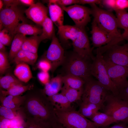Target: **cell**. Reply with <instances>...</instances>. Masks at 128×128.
Here are the masks:
<instances>
[{"label": "cell", "mask_w": 128, "mask_h": 128, "mask_svg": "<svg viewBox=\"0 0 128 128\" xmlns=\"http://www.w3.org/2000/svg\"><path fill=\"white\" fill-rule=\"evenodd\" d=\"M24 96L23 102L18 110L24 119H33L49 127L58 121L54 107L42 90Z\"/></svg>", "instance_id": "cell-1"}, {"label": "cell", "mask_w": 128, "mask_h": 128, "mask_svg": "<svg viewBox=\"0 0 128 128\" xmlns=\"http://www.w3.org/2000/svg\"><path fill=\"white\" fill-rule=\"evenodd\" d=\"M90 5L91 14L98 26L112 37V39L110 42H113L119 39L121 34L118 30L116 17L111 11L102 9L95 4Z\"/></svg>", "instance_id": "cell-2"}, {"label": "cell", "mask_w": 128, "mask_h": 128, "mask_svg": "<svg viewBox=\"0 0 128 128\" xmlns=\"http://www.w3.org/2000/svg\"><path fill=\"white\" fill-rule=\"evenodd\" d=\"M91 61L82 57L74 51L68 55H65L64 59L62 65L64 72V75H73L85 81L92 76L90 68L92 62Z\"/></svg>", "instance_id": "cell-3"}, {"label": "cell", "mask_w": 128, "mask_h": 128, "mask_svg": "<svg viewBox=\"0 0 128 128\" xmlns=\"http://www.w3.org/2000/svg\"><path fill=\"white\" fill-rule=\"evenodd\" d=\"M90 72L91 76L105 89L114 95L119 96V91L108 75L103 56L98 48L96 55L91 64Z\"/></svg>", "instance_id": "cell-4"}, {"label": "cell", "mask_w": 128, "mask_h": 128, "mask_svg": "<svg viewBox=\"0 0 128 128\" xmlns=\"http://www.w3.org/2000/svg\"><path fill=\"white\" fill-rule=\"evenodd\" d=\"M82 101L92 103L103 108L109 91L92 76L85 81Z\"/></svg>", "instance_id": "cell-5"}, {"label": "cell", "mask_w": 128, "mask_h": 128, "mask_svg": "<svg viewBox=\"0 0 128 128\" xmlns=\"http://www.w3.org/2000/svg\"><path fill=\"white\" fill-rule=\"evenodd\" d=\"M103 107V112L112 117L116 123L123 122L128 124V102L112 93L107 96Z\"/></svg>", "instance_id": "cell-6"}, {"label": "cell", "mask_w": 128, "mask_h": 128, "mask_svg": "<svg viewBox=\"0 0 128 128\" xmlns=\"http://www.w3.org/2000/svg\"><path fill=\"white\" fill-rule=\"evenodd\" d=\"M55 110L58 121L65 128H98L92 121L73 108L65 111Z\"/></svg>", "instance_id": "cell-7"}, {"label": "cell", "mask_w": 128, "mask_h": 128, "mask_svg": "<svg viewBox=\"0 0 128 128\" xmlns=\"http://www.w3.org/2000/svg\"><path fill=\"white\" fill-rule=\"evenodd\" d=\"M25 20L22 11L17 6L5 7L0 10V27L8 29L13 35L15 28L22 23L21 22H25Z\"/></svg>", "instance_id": "cell-8"}, {"label": "cell", "mask_w": 128, "mask_h": 128, "mask_svg": "<svg viewBox=\"0 0 128 128\" xmlns=\"http://www.w3.org/2000/svg\"><path fill=\"white\" fill-rule=\"evenodd\" d=\"M103 56L108 75L119 92L128 86V67L115 64Z\"/></svg>", "instance_id": "cell-9"}, {"label": "cell", "mask_w": 128, "mask_h": 128, "mask_svg": "<svg viewBox=\"0 0 128 128\" xmlns=\"http://www.w3.org/2000/svg\"><path fill=\"white\" fill-rule=\"evenodd\" d=\"M101 54L116 64L128 67V42L122 45L116 44L98 48Z\"/></svg>", "instance_id": "cell-10"}, {"label": "cell", "mask_w": 128, "mask_h": 128, "mask_svg": "<svg viewBox=\"0 0 128 128\" xmlns=\"http://www.w3.org/2000/svg\"><path fill=\"white\" fill-rule=\"evenodd\" d=\"M74 22L75 25L79 28H85L91 20V9L75 4L68 7H61Z\"/></svg>", "instance_id": "cell-11"}, {"label": "cell", "mask_w": 128, "mask_h": 128, "mask_svg": "<svg viewBox=\"0 0 128 128\" xmlns=\"http://www.w3.org/2000/svg\"><path fill=\"white\" fill-rule=\"evenodd\" d=\"M51 44L45 54V57L51 63V71L53 72L59 66L62 64L65 54L64 50L60 45L55 34Z\"/></svg>", "instance_id": "cell-12"}, {"label": "cell", "mask_w": 128, "mask_h": 128, "mask_svg": "<svg viewBox=\"0 0 128 128\" xmlns=\"http://www.w3.org/2000/svg\"><path fill=\"white\" fill-rule=\"evenodd\" d=\"M72 42L74 51L87 59L93 60L95 57L92 54V49L85 28H80L76 38Z\"/></svg>", "instance_id": "cell-13"}, {"label": "cell", "mask_w": 128, "mask_h": 128, "mask_svg": "<svg viewBox=\"0 0 128 128\" xmlns=\"http://www.w3.org/2000/svg\"><path fill=\"white\" fill-rule=\"evenodd\" d=\"M91 27V39L93 47H100L107 44L112 40L111 36L100 28L94 19L92 23Z\"/></svg>", "instance_id": "cell-14"}, {"label": "cell", "mask_w": 128, "mask_h": 128, "mask_svg": "<svg viewBox=\"0 0 128 128\" xmlns=\"http://www.w3.org/2000/svg\"><path fill=\"white\" fill-rule=\"evenodd\" d=\"M48 8L42 3H37L32 5L25 11L27 18L37 24L41 25L47 16Z\"/></svg>", "instance_id": "cell-15"}, {"label": "cell", "mask_w": 128, "mask_h": 128, "mask_svg": "<svg viewBox=\"0 0 128 128\" xmlns=\"http://www.w3.org/2000/svg\"><path fill=\"white\" fill-rule=\"evenodd\" d=\"M48 9L50 18L58 28L63 25L64 10L56 4L48 1Z\"/></svg>", "instance_id": "cell-16"}, {"label": "cell", "mask_w": 128, "mask_h": 128, "mask_svg": "<svg viewBox=\"0 0 128 128\" xmlns=\"http://www.w3.org/2000/svg\"><path fill=\"white\" fill-rule=\"evenodd\" d=\"M62 77V75H57L51 79L49 82L45 85L42 90L47 96H51L58 93L61 90L63 83Z\"/></svg>", "instance_id": "cell-17"}, {"label": "cell", "mask_w": 128, "mask_h": 128, "mask_svg": "<svg viewBox=\"0 0 128 128\" xmlns=\"http://www.w3.org/2000/svg\"><path fill=\"white\" fill-rule=\"evenodd\" d=\"M49 99L53 105L55 109L65 111L71 109V103L62 93H58L50 97Z\"/></svg>", "instance_id": "cell-18"}, {"label": "cell", "mask_w": 128, "mask_h": 128, "mask_svg": "<svg viewBox=\"0 0 128 128\" xmlns=\"http://www.w3.org/2000/svg\"><path fill=\"white\" fill-rule=\"evenodd\" d=\"M24 95L6 96H0L1 105L18 111L23 103L24 99Z\"/></svg>", "instance_id": "cell-19"}, {"label": "cell", "mask_w": 128, "mask_h": 128, "mask_svg": "<svg viewBox=\"0 0 128 128\" xmlns=\"http://www.w3.org/2000/svg\"><path fill=\"white\" fill-rule=\"evenodd\" d=\"M58 28V33L62 39L65 41L70 40L73 42L76 38L80 28L75 25H63Z\"/></svg>", "instance_id": "cell-20"}, {"label": "cell", "mask_w": 128, "mask_h": 128, "mask_svg": "<svg viewBox=\"0 0 128 128\" xmlns=\"http://www.w3.org/2000/svg\"><path fill=\"white\" fill-rule=\"evenodd\" d=\"M37 56V54L21 50L17 54L12 61L16 64L25 63L33 65L36 61Z\"/></svg>", "instance_id": "cell-21"}, {"label": "cell", "mask_w": 128, "mask_h": 128, "mask_svg": "<svg viewBox=\"0 0 128 128\" xmlns=\"http://www.w3.org/2000/svg\"><path fill=\"white\" fill-rule=\"evenodd\" d=\"M14 73L20 81L25 83L27 82L32 78L30 67L28 64L25 63L16 64Z\"/></svg>", "instance_id": "cell-22"}, {"label": "cell", "mask_w": 128, "mask_h": 128, "mask_svg": "<svg viewBox=\"0 0 128 128\" xmlns=\"http://www.w3.org/2000/svg\"><path fill=\"white\" fill-rule=\"evenodd\" d=\"M42 29L39 27L29 24L25 22L19 23L15 28L13 32V35L20 33L26 35L37 36L41 34Z\"/></svg>", "instance_id": "cell-23"}, {"label": "cell", "mask_w": 128, "mask_h": 128, "mask_svg": "<svg viewBox=\"0 0 128 128\" xmlns=\"http://www.w3.org/2000/svg\"><path fill=\"white\" fill-rule=\"evenodd\" d=\"M26 37V35L20 33H17L14 36L8 56L9 61H12L17 54L21 49Z\"/></svg>", "instance_id": "cell-24"}, {"label": "cell", "mask_w": 128, "mask_h": 128, "mask_svg": "<svg viewBox=\"0 0 128 128\" xmlns=\"http://www.w3.org/2000/svg\"><path fill=\"white\" fill-rule=\"evenodd\" d=\"M62 78L64 85L77 90L83 88L85 81L80 77L71 75L66 74L62 75Z\"/></svg>", "instance_id": "cell-25"}, {"label": "cell", "mask_w": 128, "mask_h": 128, "mask_svg": "<svg viewBox=\"0 0 128 128\" xmlns=\"http://www.w3.org/2000/svg\"><path fill=\"white\" fill-rule=\"evenodd\" d=\"M91 119L98 128L106 127L114 123H116L113 117L103 112H97Z\"/></svg>", "instance_id": "cell-26"}, {"label": "cell", "mask_w": 128, "mask_h": 128, "mask_svg": "<svg viewBox=\"0 0 128 128\" xmlns=\"http://www.w3.org/2000/svg\"><path fill=\"white\" fill-rule=\"evenodd\" d=\"M102 107L98 105L90 102L82 101L79 112L86 118L90 119L94 114Z\"/></svg>", "instance_id": "cell-27"}, {"label": "cell", "mask_w": 128, "mask_h": 128, "mask_svg": "<svg viewBox=\"0 0 128 128\" xmlns=\"http://www.w3.org/2000/svg\"><path fill=\"white\" fill-rule=\"evenodd\" d=\"M33 85L29 84L24 85L23 84H19L14 85L7 90L0 91V96H6L9 95L13 96L21 95L23 93L32 89Z\"/></svg>", "instance_id": "cell-28"}, {"label": "cell", "mask_w": 128, "mask_h": 128, "mask_svg": "<svg viewBox=\"0 0 128 128\" xmlns=\"http://www.w3.org/2000/svg\"><path fill=\"white\" fill-rule=\"evenodd\" d=\"M41 41L39 36H33L30 37H26L21 50L27 51L34 54H37L38 47Z\"/></svg>", "instance_id": "cell-29"}, {"label": "cell", "mask_w": 128, "mask_h": 128, "mask_svg": "<svg viewBox=\"0 0 128 128\" xmlns=\"http://www.w3.org/2000/svg\"><path fill=\"white\" fill-rule=\"evenodd\" d=\"M83 88L77 90L65 85L62 87L61 93L63 94L71 103L79 100L82 98Z\"/></svg>", "instance_id": "cell-30"}, {"label": "cell", "mask_w": 128, "mask_h": 128, "mask_svg": "<svg viewBox=\"0 0 128 128\" xmlns=\"http://www.w3.org/2000/svg\"><path fill=\"white\" fill-rule=\"evenodd\" d=\"M41 26H42V32L39 37L42 41L46 39H52L55 34L53 23L48 16L45 18Z\"/></svg>", "instance_id": "cell-31"}, {"label": "cell", "mask_w": 128, "mask_h": 128, "mask_svg": "<svg viewBox=\"0 0 128 128\" xmlns=\"http://www.w3.org/2000/svg\"><path fill=\"white\" fill-rule=\"evenodd\" d=\"M19 84L23 83L17 78L11 74H8L0 77V87L6 90L14 85Z\"/></svg>", "instance_id": "cell-32"}, {"label": "cell", "mask_w": 128, "mask_h": 128, "mask_svg": "<svg viewBox=\"0 0 128 128\" xmlns=\"http://www.w3.org/2000/svg\"><path fill=\"white\" fill-rule=\"evenodd\" d=\"M114 11L118 27L126 31L128 29V12L126 10L116 9Z\"/></svg>", "instance_id": "cell-33"}, {"label": "cell", "mask_w": 128, "mask_h": 128, "mask_svg": "<svg viewBox=\"0 0 128 128\" xmlns=\"http://www.w3.org/2000/svg\"><path fill=\"white\" fill-rule=\"evenodd\" d=\"M21 116L18 111L1 105L0 107V117L12 120Z\"/></svg>", "instance_id": "cell-34"}, {"label": "cell", "mask_w": 128, "mask_h": 128, "mask_svg": "<svg viewBox=\"0 0 128 128\" xmlns=\"http://www.w3.org/2000/svg\"><path fill=\"white\" fill-rule=\"evenodd\" d=\"M8 57L5 52L0 51V73L4 74L9 68Z\"/></svg>", "instance_id": "cell-35"}, {"label": "cell", "mask_w": 128, "mask_h": 128, "mask_svg": "<svg viewBox=\"0 0 128 128\" xmlns=\"http://www.w3.org/2000/svg\"><path fill=\"white\" fill-rule=\"evenodd\" d=\"M13 36L7 29L4 28L0 32V42L5 46H9L11 42Z\"/></svg>", "instance_id": "cell-36"}, {"label": "cell", "mask_w": 128, "mask_h": 128, "mask_svg": "<svg viewBox=\"0 0 128 128\" xmlns=\"http://www.w3.org/2000/svg\"><path fill=\"white\" fill-rule=\"evenodd\" d=\"M50 127L34 119H26L25 128H50Z\"/></svg>", "instance_id": "cell-37"}, {"label": "cell", "mask_w": 128, "mask_h": 128, "mask_svg": "<svg viewBox=\"0 0 128 128\" xmlns=\"http://www.w3.org/2000/svg\"><path fill=\"white\" fill-rule=\"evenodd\" d=\"M37 67L41 71L47 72L51 70L52 68L51 63L45 58L39 62Z\"/></svg>", "instance_id": "cell-38"}, {"label": "cell", "mask_w": 128, "mask_h": 128, "mask_svg": "<svg viewBox=\"0 0 128 128\" xmlns=\"http://www.w3.org/2000/svg\"><path fill=\"white\" fill-rule=\"evenodd\" d=\"M49 1L55 3L60 7H66V6L78 4V0H50Z\"/></svg>", "instance_id": "cell-39"}, {"label": "cell", "mask_w": 128, "mask_h": 128, "mask_svg": "<svg viewBox=\"0 0 128 128\" xmlns=\"http://www.w3.org/2000/svg\"><path fill=\"white\" fill-rule=\"evenodd\" d=\"M37 77L39 81L44 85L50 80V75L48 72L41 71L37 73Z\"/></svg>", "instance_id": "cell-40"}, {"label": "cell", "mask_w": 128, "mask_h": 128, "mask_svg": "<svg viewBox=\"0 0 128 128\" xmlns=\"http://www.w3.org/2000/svg\"><path fill=\"white\" fill-rule=\"evenodd\" d=\"M102 4L109 11H114L116 9V0H102Z\"/></svg>", "instance_id": "cell-41"}, {"label": "cell", "mask_w": 128, "mask_h": 128, "mask_svg": "<svg viewBox=\"0 0 128 128\" xmlns=\"http://www.w3.org/2000/svg\"><path fill=\"white\" fill-rule=\"evenodd\" d=\"M116 9H128V0H116Z\"/></svg>", "instance_id": "cell-42"}, {"label": "cell", "mask_w": 128, "mask_h": 128, "mask_svg": "<svg viewBox=\"0 0 128 128\" xmlns=\"http://www.w3.org/2000/svg\"><path fill=\"white\" fill-rule=\"evenodd\" d=\"M11 120L0 117V128H11Z\"/></svg>", "instance_id": "cell-43"}, {"label": "cell", "mask_w": 128, "mask_h": 128, "mask_svg": "<svg viewBox=\"0 0 128 128\" xmlns=\"http://www.w3.org/2000/svg\"><path fill=\"white\" fill-rule=\"evenodd\" d=\"M118 96L122 100L128 102V86L119 92Z\"/></svg>", "instance_id": "cell-44"}, {"label": "cell", "mask_w": 128, "mask_h": 128, "mask_svg": "<svg viewBox=\"0 0 128 128\" xmlns=\"http://www.w3.org/2000/svg\"><path fill=\"white\" fill-rule=\"evenodd\" d=\"M3 1L4 5L7 7L17 6L20 3L19 0H4Z\"/></svg>", "instance_id": "cell-45"}, {"label": "cell", "mask_w": 128, "mask_h": 128, "mask_svg": "<svg viewBox=\"0 0 128 128\" xmlns=\"http://www.w3.org/2000/svg\"><path fill=\"white\" fill-rule=\"evenodd\" d=\"M102 0H78V4L84 5L89 4L90 5L95 4H102Z\"/></svg>", "instance_id": "cell-46"}, {"label": "cell", "mask_w": 128, "mask_h": 128, "mask_svg": "<svg viewBox=\"0 0 128 128\" xmlns=\"http://www.w3.org/2000/svg\"><path fill=\"white\" fill-rule=\"evenodd\" d=\"M125 40L128 41V29L126 31H124L123 33L121 34L120 37L114 42V45L117 44L120 41Z\"/></svg>", "instance_id": "cell-47"}, {"label": "cell", "mask_w": 128, "mask_h": 128, "mask_svg": "<svg viewBox=\"0 0 128 128\" xmlns=\"http://www.w3.org/2000/svg\"><path fill=\"white\" fill-rule=\"evenodd\" d=\"M127 124L123 122L114 125L109 127H104L102 128H128Z\"/></svg>", "instance_id": "cell-48"}, {"label": "cell", "mask_w": 128, "mask_h": 128, "mask_svg": "<svg viewBox=\"0 0 128 128\" xmlns=\"http://www.w3.org/2000/svg\"><path fill=\"white\" fill-rule=\"evenodd\" d=\"M20 3L25 5L30 6L34 4V1L33 0H20Z\"/></svg>", "instance_id": "cell-49"}, {"label": "cell", "mask_w": 128, "mask_h": 128, "mask_svg": "<svg viewBox=\"0 0 128 128\" xmlns=\"http://www.w3.org/2000/svg\"><path fill=\"white\" fill-rule=\"evenodd\" d=\"M50 128H65L58 120L54 123Z\"/></svg>", "instance_id": "cell-50"}, {"label": "cell", "mask_w": 128, "mask_h": 128, "mask_svg": "<svg viewBox=\"0 0 128 128\" xmlns=\"http://www.w3.org/2000/svg\"><path fill=\"white\" fill-rule=\"evenodd\" d=\"M5 45L0 42V51L5 52L6 49Z\"/></svg>", "instance_id": "cell-51"}, {"label": "cell", "mask_w": 128, "mask_h": 128, "mask_svg": "<svg viewBox=\"0 0 128 128\" xmlns=\"http://www.w3.org/2000/svg\"><path fill=\"white\" fill-rule=\"evenodd\" d=\"M25 123L20 125L15 126L13 128H25Z\"/></svg>", "instance_id": "cell-52"}, {"label": "cell", "mask_w": 128, "mask_h": 128, "mask_svg": "<svg viewBox=\"0 0 128 128\" xmlns=\"http://www.w3.org/2000/svg\"><path fill=\"white\" fill-rule=\"evenodd\" d=\"M4 5L3 0H0V10H2Z\"/></svg>", "instance_id": "cell-53"}, {"label": "cell", "mask_w": 128, "mask_h": 128, "mask_svg": "<svg viewBox=\"0 0 128 128\" xmlns=\"http://www.w3.org/2000/svg\"><path fill=\"white\" fill-rule=\"evenodd\" d=\"M91 128V127H88V128Z\"/></svg>", "instance_id": "cell-54"}, {"label": "cell", "mask_w": 128, "mask_h": 128, "mask_svg": "<svg viewBox=\"0 0 128 128\" xmlns=\"http://www.w3.org/2000/svg\"></svg>", "instance_id": "cell-55"}]
</instances>
